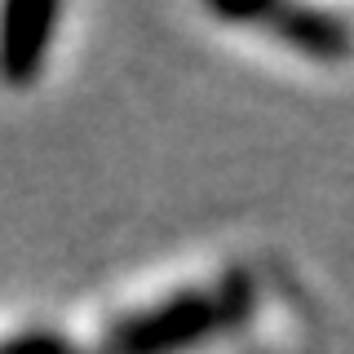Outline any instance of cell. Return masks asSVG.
Instances as JSON below:
<instances>
[{
    "label": "cell",
    "instance_id": "6da1fadb",
    "mask_svg": "<svg viewBox=\"0 0 354 354\" xmlns=\"http://www.w3.org/2000/svg\"><path fill=\"white\" fill-rule=\"evenodd\" d=\"M257 306L248 270H226L213 288H182L147 310H133L106 332L97 354H186L217 332L239 328Z\"/></svg>",
    "mask_w": 354,
    "mask_h": 354
},
{
    "label": "cell",
    "instance_id": "277c9868",
    "mask_svg": "<svg viewBox=\"0 0 354 354\" xmlns=\"http://www.w3.org/2000/svg\"><path fill=\"white\" fill-rule=\"evenodd\" d=\"M0 354H80L62 332L49 328H31V332H14L9 341H0Z\"/></svg>",
    "mask_w": 354,
    "mask_h": 354
},
{
    "label": "cell",
    "instance_id": "3957f363",
    "mask_svg": "<svg viewBox=\"0 0 354 354\" xmlns=\"http://www.w3.org/2000/svg\"><path fill=\"white\" fill-rule=\"evenodd\" d=\"M261 27L274 40H283L288 49H297L310 62H346L354 53V31L346 27V18L328 14V9H310V5H266Z\"/></svg>",
    "mask_w": 354,
    "mask_h": 354
},
{
    "label": "cell",
    "instance_id": "7a4b0ae2",
    "mask_svg": "<svg viewBox=\"0 0 354 354\" xmlns=\"http://www.w3.org/2000/svg\"><path fill=\"white\" fill-rule=\"evenodd\" d=\"M62 9L49 0H14L0 9V84L31 88L53 49Z\"/></svg>",
    "mask_w": 354,
    "mask_h": 354
}]
</instances>
